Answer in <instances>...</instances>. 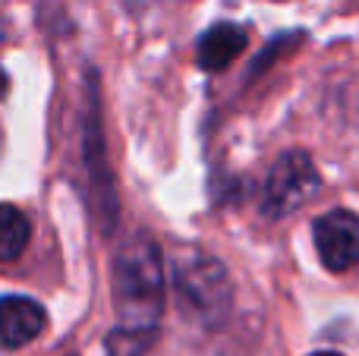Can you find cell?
<instances>
[{
    "label": "cell",
    "mask_w": 359,
    "mask_h": 356,
    "mask_svg": "<svg viewBox=\"0 0 359 356\" xmlns=\"http://www.w3.org/2000/svg\"><path fill=\"white\" fill-rule=\"evenodd\" d=\"M0 315H4V347L6 350H16V347H25L44 331L48 325V313L38 306L29 296H4V306H0Z\"/></svg>",
    "instance_id": "6"
},
{
    "label": "cell",
    "mask_w": 359,
    "mask_h": 356,
    "mask_svg": "<svg viewBox=\"0 0 359 356\" xmlns=\"http://www.w3.org/2000/svg\"><path fill=\"white\" fill-rule=\"evenodd\" d=\"M312 240L328 271H347L359 265V214L334 208L316 218Z\"/></svg>",
    "instance_id": "4"
},
{
    "label": "cell",
    "mask_w": 359,
    "mask_h": 356,
    "mask_svg": "<svg viewBox=\"0 0 359 356\" xmlns=\"http://www.w3.org/2000/svg\"><path fill=\"white\" fill-rule=\"evenodd\" d=\"M312 356H341V353H331V350H322V353H312Z\"/></svg>",
    "instance_id": "9"
},
{
    "label": "cell",
    "mask_w": 359,
    "mask_h": 356,
    "mask_svg": "<svg viewBox=\"0 0 359 356\" xmlns=\"http://www.w3.org/2000/svg\"><path fill=\"white\" fill-rule=\"evenodd\" d=\"M155 341V331H136V328L117 325L107 334V356H145Z\"/></svg>",
    "instance_id": "8"
},
{
    "label": "cell",
    "mask_w": 359,
    "mask_h": 356,
    "mask_svg": "<svg viewBox=\"0 0 359 356\" xmlns=\"http://www.w3.org/2000/svg\"><path fill=\"white\" fill-rule=\"evenodd\" d=\"M174 287L180 300L205 322L221 325L230 309V278L215 256L202 249H183L174 256Z\"/></svg>",
    "instance_id": "2"
},
{
    "label": "cell",
    "mask_w": 359,
    "mask_h": 356,
    "mask_svg": "<svg viewBox=\"0 0 359 356\" xmlns=\"http://www.w3.org/2000/svg\"><path fill=\"white\" fill-rule=\"evenodd\" d=\"M114 303L123 328L158 331L164 309L161 249L145 233H136L114 259Z\"/></svg>",
    "instance_id": "1"
},
{
    "label": "cell",
    "mask_w": 359,
    "mask_h": 356,
    "mask_svg": "<svg viewBox=\"0 0 359 356\" xmlns=\"http://www.w3.org/2000/svg\"><path fill=\"white\" fill-rule=\"evenodd\" d=\"M249 35L243 25L236 22H215L202 38H198V67L205 73H221L227 69L236 57L246 50Z\"/></svg>",
    "instance_id": "5"
},
{
    "label": "cell",
    "mask_w": 359,
    "mask_h": 356,
    "mask_svg": "<svg viewBox=\"0 0 359 356\" xmlns=\"http://www.w3.org/2000/svg\"><path fill=\"white\" fill-rule=\"evenodd\" d=\"M322 189V177H318L316 164L306 151H284L268 170L265 193H262V212L265 218L278 221L303 208L312 196Z\"/></svg>",
    "instance_id": "3"
},
{
    "label": "cell",
    "mask_w": 359,
    "mask_h": 356,
    "mask_svg": "<svg viewBox=\"0 0 359 356\" xmlns=\"http://www.w3.org/2000/svg\"><path fill=\"white\" fill-rule=\"evenodd\" d=\"M0 256L10 262L29 243V218L16 205H4V224H0Z\"/></svg>",
    "instance_id": "7"
}]
</instances>
